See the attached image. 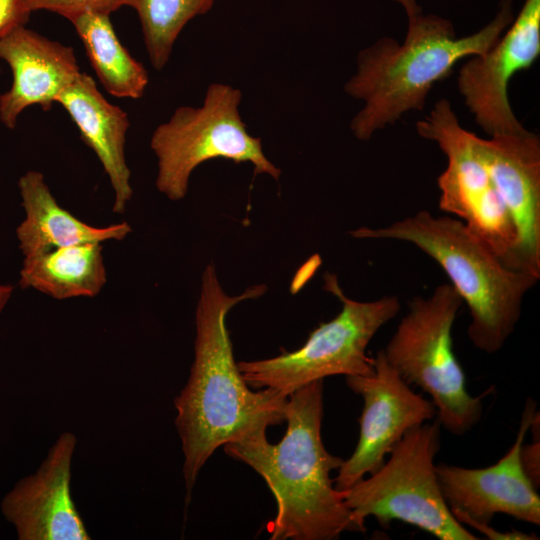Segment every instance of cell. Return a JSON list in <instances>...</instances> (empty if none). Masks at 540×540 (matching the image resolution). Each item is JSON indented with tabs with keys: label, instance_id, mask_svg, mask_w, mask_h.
Returning <instances> with one entry per match:
<instances>
[{
	"label": "cell",
	"instance_id": "obj_13",
	"mask_svg": "<svg viewBox=\"0 0 540 540\" xmlns=\"http://www.w3.org/2000/svg\"><path fill=\"white\" fill-rule=\"evenodd\" d=\"M77 439L62 433L39 468L1 500L2 515L19 540H89L71 495V463Z\"/></svg>",
	"mask_w": 540,
	"mask_h": 540
},
{
	"label": "cell",
	"instance_id": "obj_5",
	"mask_svg": "<svg viewBox=\"0 0 540 540\" xmlns=\"http://www.w3.org/2000/svg\"><path fill=\"white\" fill-rule=\"evenodd\" d=\"M462 303L451 284L437 286L428 298L415 296L383 349L401 378L430 396L441 427L457 436L479 423L487 394L469 393L453 352L452 327Z\"/></svg>",
	"mask_w": 540,
	"mask_h": 540
},
{
	"label": "cell",
	"instance_id": "obj_23",
	"mask_svg": "<svg viewBox=\"0 0 540 540\" xmlns=\"http://www.w3.org/2000/svg\"><path fill=\"white\" fill-rule=\"evenodd\" d=\"M30 15L24 0H0V40L15 27L26 25Z\"/></svg>",
	"mask_w": 540,
	"mask_h": 540
},
{
	"label": "cell",
	"instance_id": "obj_7",
	"mask_svg": "<svg viewBox=\"0 0 540 540\" xmlns=\"http://www.w3.org/2000/svg\"><path fill=\"white\" fill-rule=\"evenodd\" d=\"M242 93L228 84L213 83L200 107L180 106L168 121L158 125L150 139L157 158V190L171 201L183 199L196 167L211 159L249 162L254 175L279 180L281 171L267 159L259 137L243 122Z\"/></svg>",
	"mask_w": 540,
	"mask_h": 540
},
{
	"label": "cell",
	"instance_id": "obj_8",
	"mask_svg": "<svg viewBox=\"0 0 540 540\" xmlns=\"http://www.w3.org/2000/svg\"><path fill=\"white\" fill-rule=\"evenodd\" d=\"M324 289L340 300L341 311L316 327L297 350L238 362L248 386L273 388L289 396L325 377L373 373V357L368 356L367 347L378 330L398 314L399 299L384 296L374 301H356L345 295L337 276L329 272L324 274Z\"/></svg>",
	"mask_w": 540,
	"mask_h": 540
},
{
	"label": "cell",
	"instance_id": "obj_12",
	"mask_svg": "<svg viewBox=\"0 0 540 540\" xmlns=\"http://www.w3.org/2000/svg\"><path fill=\"white\" fill-rule=\"evenodd\" d=\"M540 55V0H525L504 36L487 52L471 56L459 71L458 89L476 123L490 136L521 134L508 99L512 77Z\"/></svg>",
	"mask_w": 540,
	"mask_h": 540
},
{
	"label": "cell",
	"instance_id": "obj_17",
	"mask_svg": "<svg viewBox=\"0 0 540 540\" xmlns=\"http://www.w3.org/2000/svg\"><path fill=\"white\" fill-rule=\"evenodd\" d=\"M18 189L25 217L16 228V237L23 257L65 246L122 241L132 232L125 221L96 227L80 220L57 202L39 171L25 172Z\"/></svg>",
	"mask_w": 540,
	"mask_h": 540
},
{
	"label": "cell",
	"instance_id": "obj_25",
	"mask_svg": "<svg viewBox=\"0 0 540 540\" xmlns=\"http://www.w3.org/2000/svg\"><path fill=\"white\" fill-rule=\"evenodd\" d=\"M396 1L400 2L406 10L412 8L416 4L414 0H396Z\"/></svg>",
	"mask_w": 540,
	"mask_h": 540
},
{
	"label": "cell",
	"instance_id": "obj_15",
	"mask_svg": "<svg viewBox=\"0 0 540 540\" xmlns=\"http://www.w3.org/2000/svg\"><path fill=\"white\" fill-rule=\"evenodd\" d=\"M0 59L12 72L10 88L0 95V122L14 129L23 111L38 105L48 111L81 73L74 50L19 25L0 40Z\"/></svg>",
	"mask_w": 540,
	"mask_h": 540
},
{
	"label": "cell",
	"instance_id": "obj_4",
	"mask_svg": "<svg viewBox=\"0 0 540 540\" xmlns=\"http://www.w3.org/2000/svg\"><path fill=\"white\" fill-rule=\"evenodd\" d=\"M351 235L409 242L436 261L469 308L470 341L488 354L499 351L513 333L523 298L540 279L506 267L461 220L425 210L385 227H360Z\"/></svg>",
	"mask_w": 540,
	"mask_h": 540
},
{
	"label": "cell",
	"instance_id": "obj_19",
	"mask_svg": "<svg viewBox=\"0 0 540 540\" xmlns=\"http://www.w3.org/2000/svg\"><path fill=\"white\" fill-rule=\"evenodd\" d=\"M69 21L104 90L117 98H141L149 82L148 72L123 46L110 15L85 12Z\"/></svg>",
	"mask_w": 540,
	"mask_h": 540
},
{
	"label": "cell",
	"instance_id": "obj_9",
	"mask_svg": "<svg viewBox=\"0 0 540 540\" xmlns=\"http://www.w3.org/2000/svg\"><path fill=\"white\" fill-rule=\"evenodd\" d=\"M416 129L447 158L437 180L439 208L458 216L506 267L517 270V229L479 150L478 136L460 125L446 99L436 102Z\"/></svg>",
	"mask_w": 540,
	"mask_h": 540
},
{
	"label": "cell",
	"instance_id": "obj_10",
	"mask_svg": "<svg viewBox=\"0 0 540 540\" xmlns=\"http://www.w3.org/2000/svg\"><path fill=\"white\" fill-rule=\"evenodd\" d=\"M373 366L369 375L346 376L347 386L362 396L364 406L355 450L342 461L333 479L339 491L377 471L408 431L436 416L432 401L410 388L389 364L383 350L373 357Z\"/></svg>",
	"mask_w": 540,
	"mask_h": 540
},
{
	"label": "cell",
	"instance_id": "obj_11",
	"mask_svg": "<svg viewBox=\"0 0 540 540\" xmlns=\"http://www.w3.org/2000/svg\"><path fill=\"white\" fill-rule=\"evenodd\" d=\"M536 412V402L527 399L515 441L497 463L478 469L436 465L443 498L462 525L471 528L488 525L496 514L540 524V497L520 458L524 438Z\"/></svg>",
	"mask_w": 540,
	"mask_h": 540
},
{
	"label": "cell",
	"instance_id": "obj_20",
	"mask_svg": "<svg viewBox=\"0 0 540 540\" xmlns=\"http://www.w3.org/2000/svg\"><path fill=\"white\" fill-rule=\"evenodd\" d=\"M216 0H125L139 19L147 55L154 69L168 63L181 31L197 16L208 13Z\"/></svg>",
	"mask_w": 540,
	"mask_h": 540
},
{
	"label": "cell",
	"instance_id": "obj_6",
	"mask_svg": "<svg viewBox=\"0 0 540 540\" xmlns=\"http://www.w3.org/2000/svg\"><path fill=\"white\" fill-rule=\"evenodd\" d=\"M440 436L437 419L411 429L377 471L341 491L358 532L372 516L384 529L400 521L440 540L478 539L455 519L441 493L434 463Z\"/></svg>",
	"mask_w": 540,
	"mask_h": 540
},
{
	"label": "cell",
	"instance_id": "obj_21",
	"mask_svg": "<svg viewBox=\"0 0 540 540\" xmlns=\"http://www.w3.org/2000/svg\"><path fill=\"white\" fill-rule=\"evenodd\" d=\"M124 4L125 0H24V7L30 13L48 11L67 20L85 12L111 15Z\"/></svg>",
	"mask_w": 540,
	"mask_h": 540
},
{
	"label": "cell",
	"instance_id": "obj_16",
	"mask_svg": "<svg viewBox=\"0 0 540 540\" xmlns=\"http://www.w3.org/2000/svg\"><path fill=\"white\" fill-rule=\"evenodd\" d=\"M77 127L83 142L95 153L109 178L114 193L112 211L122 214L133 196L131 171L126 161L128 114L109 102L95 80L81 72L58 96Z\"/></svg>",
	"mask_w": 540,
	"mask_h": 540
},
{
	"label": "cell",
	"instance_id": "obj_18",
	"mask_svg": "<svg viewBox=\"0 0 540 540\" xmlns=\"http://www.w3.org/2000/svg\"><path fill=\"white\" fill-rule=\"evenodd\" d=\"M101 244L59 247L24 257L18 284L56 300L93 298L107 282Z\"/></svg>",
	"mask_w": 540,
	"mask_h": 540
},
{
	"label": "cell",
	"instance_id": "obj_14",
	"mask_svg": "<svg viewBox=\"0 0 540 540\" xmlns=\"http://www.w3.org/2000/svg\"><path fill=\"white\" fill-rule=\"evenodd\" d=\"M479 150L517 229V270L540 278V139L533 132L478 137Z\"/></svg>",
	"mask_w": 540,
	"mask_h": 540
},
{
	"label": "cell",
	"instance_id": "obj_1",
	"mask_svg": "<svg viewBox=\"0 0 540 540\" xmlns=\"http://www.w3.org/2000/svg\"><path fill=\"white\" fill-rule=\"evenodd\" d=\"M266 290L265 285H255L230 296L212 263L203 271L195 312L194 360L187 383L174 399L186 503L201 468L220 446L285 421L288 396L273 388L249 389L234 359L226 326L232 307Z\"/></svg>",
	"mask_w": 540,
	"mask_h": 540
},
{
	"label": "cell",
	"instance_id": "obj_22",
	"mask_svg": "<svg viewBox=\"0 0 540 540\" xmlns=\"http://www.w3.org/2000/svg\"><path fill=\"white\" fill-rule=\"evenodd\" d=\"M539 424V413L537 411L529 428V431L533 434V441L529 445L523 444L520 453L522 467L537 489L540 483V440L539 437L536 439V435L539 434V427L537 430L536 427Z\"/></svg>",
	"mask_w": 540,
	"mask_h": 540
},
{
	"label": "cell",
	"instance_id": "obj_2",
	"mask_svg": "<svg viewBox=\"0 0 540 540\" xmlns=\"http://www.w3.org/2000/svg\"><path fill=\"white\" fill-rule=\"evenodd\" d=\"M323 380L292 392L285 405L287 429L277 444L266 430L224 445L226 454L254 469L277 504L268 532L272 540H331L358 531L331 472L343 459L322 441Z\"/></svg>",
	"mask_w": 540,
	"mask_h": 540
},
{
	"label": "cell",
	"instance_id": "obj_3",
	"mask_svg": "<svg viewBox=\"0 0 540 540\" xmlns=\"http://www.w3.org/2000/svg\"><path fill=\"white\" fill-rule=\"evenodd\" d=\"M403 43L380 38L357 56V71L344 91L364 101L350 128L366 141L410 110H422L433 85L448 77L465 57L487 52L513 21L511 0H505L496 17L481 30L458 38L450 21L408 14Z\"/></svg>",
	"mask_w": 540,
	"mask_h": 540
},
{
	"label": "cell",
	"instance_id": "obj_24",
	"mask_svg": "<svg viewBox=\"0 0 540 540\" xmlns=\"http://www.w3.org/2000/svg\"><path fill=\"white\" fill-rule=\"evenodd\" d=\"M14 288L11 285L0 284V314L12 296Z\"/></svg>",
	"mask_w": 540,
	"mask_h": 540
}]
</instances>
